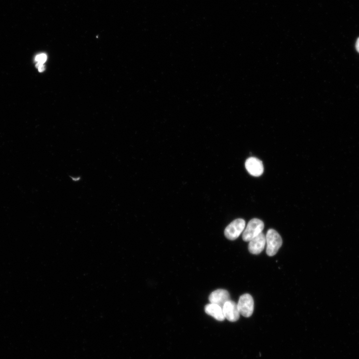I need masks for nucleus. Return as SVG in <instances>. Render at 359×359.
<instances>
[{"label":"nucleus","mask_w":359,"mask_h":359,"mask_svg":"<svg viewBox=\"0 0 359 359\" xmlns=\"http://www.w3.org/2000/svg\"><path fill=\"white\" fill-rule=\"evenodd\" d=\"M245 227V222L243 219H236L233 221L225 229V236L230 240H235L243 232Z\"/></svg>","instance_id":"nucleus-4"},{"label":"nucleus","mask_w":359,"mask_h":359,"mask_svg":"<svg viewBox=\"0 0 359 359\" xmlns=\"http://www.w3.org/2000/svg\"><path fill=\"white\" fill-rule=\"evenodd\" d=\"M248 250L253 255H259L264 250L266 244V236L263 232L249 241Z\"/></svg>","instance_id":"nucleus-7"},{"label":"nucleus","mask_w":359,"mask_h":359,"mask_svg":"<svg viewBox=\"0 0 359 359\" xmlns=\"http://www.w3.org/2000/svg\"><path fill=\"white\" fill-rule=\"evenodd\" d=\"M205 312L219 321L225 319L223 308L215 304L210 303L205 307Z\"/></svg>","instance_id":"nucleus-9"},{"label":"nucleus","mask_w":359,"mask_h":359,"mask_svg":"<svg viewBox=\"0 0 359 359\" xmlns=\"http://www.w3.org/2000/svg\"><path fill=\"white\" fill-rule=\"evenodd\" d=\"M356 48L357 51L359 53V38L357 40L356 44Z\"/></svg>","instance_id":"nucleus-11"},{"label":"nucleus","mask_w":359,"mask_h":359,"mask_svg":"<svg viewBox=\"0 0 359 359\" xmlns=\"http://www.w3.org/2000/svg\"><path fill=\"white\" fill-rule=\"evenodd\" d=\"M47 57L45 54L42 53L38 56H37L36 58V61L37 62V63H41V64H44L46 60H47Z\"/></svg>","instance_id":"nucleus-10"},{"label":"nucleus","mask_w":359,"mask_h":359,"mask_svg":"<svg viewBox=\"0 0 359 359\" xmlns=\"http://www.w3.org/2000/svg\"><path fill=\"white\" fill-rule=\"evenodd\" d=\"M264 225L263 221L255 218L248 222L242 234V239L245 241H250L262 233Z\"/></svg>","instance_id":"nucleus-2"},{"label":"nucleus","mask_w":359,"mask_h":359,"mask_svg":"<svg viewBox=\"0 0 359 359\" xmlns=\"http://www.w3.org/2000/svg\"><path fill=\"white\" fill-rule=\"evenodd\" d=\"M240 314L245 317H251L254 311V300L249 294L242 295L237 304Z\"/></svg>","instance_id":"nucleus-3"},{"label":"nucleus","mask_w":359,"mask_h":359,"mask_svg":"<svg viewBox=\"0 0 359 359\" xmlns=\"http://www.w3.org/2000/svg\"><path fill=\"white\" fill-rule=\"evenodd\" d=\"M209 299L211 303L215 304L222 308L226 302L231 300L229 292L223 289H217L212 292Z\"/></svg>","instance_id":"nucleus-8"},{"label":"nucleus","mask_w":359,"mask_h":359,"mask_svg":"<svg viewBox=\"0 0 359 359\" xmlns=\"http://www.w3.org/2000/svg\"><path fill=\"white\" fill-rule=\"evenodd\" d=\"M38 69H39V72H43V71H44V70H45V67H44V66H41V67H39V68H38Z\"/></svg>","instance_id":"nucleus-12"},{"label":"nucleus","mask_w":359,"mask_h":359,"mask_svg":"<svg viewBox=\"0 0 359 359\" xmlns=\"http://www.w3.org/2000/svg\"><path fill=\"white\" fill-rule=\"evenodd\" d=\"M283 239L277 231L269 229L266 236V254L273 257L277 254L283 244Z\"/></svg>","instance_id":"nucleus-1"},{"label":"nucleus","mask_w":359,"mask_h":359,"mask_svg":"<svg viewBox=\"0 0 359 359\" xmlns=\"http://www.w3.org/2000/svg\"><path fill=\"white\" fill-rule=\"evenodd\" d=\"M245 167L248 173L255 177L261 176L264 171L262 161L256 157L248 158L245 161Z\"/></svg>","instance_id":"nucleus-5"},{"label":"nucleus","mask_w":359,"mask_h":359,"mask_svg":"<svg viewBox=\"0 0 359 359\" xmlns=\"http://www.w3.org/2000/svg\"><path fill=\"white\" fill-rule=\"evenodd\" d=\"M224 314L228 320L232 322L237 321L240 316L238 305L231 300H229L225 304L223 307Z\"/></svg>","instance_id":"nucleus-6"}]
</instances>
